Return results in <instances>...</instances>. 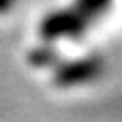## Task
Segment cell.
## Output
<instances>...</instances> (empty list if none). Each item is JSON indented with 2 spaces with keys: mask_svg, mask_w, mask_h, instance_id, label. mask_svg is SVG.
Listing matches in <instances>:
<instances>
[{
  "mask_svg": "<svg viewBox=\"0 0 122 122\" xmlns=\"http://www.w3.org/2000/svg\"><path fill=\"white\" fill-rule=\"evenodd\" d=\"M11 4H13V0H0V13H2V11H6Z\"/></svg>",
  "mask_w": 122,
  "mask_h": 122,
  "instance_id": "cell-4",
  "label": "cell"
},
{
  "mask_svg": "<svg viewBox=\"0 0 122 122\" xmlns=\"http://www.w3.org/2000/svg\"><path fill=\"white\" fill-rule=\"evenodd\" d=\"M86 19L77 13V11H62V13H54L49 15L43 26L41 32L45 39H60V36H75L81 28H84Z\"/></svg>",
  "mask_w": 122,
  "mask_h": 122,
  "instance_id": "cell-1",
  "label": "cell"
},
{
  "mask_svg": "<svg viewBox=\"0 0 122 122\" xmlns=\"http://www.w3.org/2000/svg\"><path fill=\"white\" fill-rule=\"evenodd\" d=\"M94 73V66L90 62H77V64H71L66 69H62L58 73V79L62 84H69V81H81V79H88L90 75Z\"/></svg>",
  "mask_w": 122,
  "mask_h": 122,
  "instance_id": "cell-2",
  "label": "cell"
},
{
  "mask_svg": "<svg viewBox=\"0 0 122 122\" xmlns=\"http://www.w3.org/2000/svg\"><path fill=\"white\" fill-rule=\"evenodd\" d=\"M112 0H77V13L88 21L92 17H97L99 13H103L109 6Z\"/></svg>",
  "mask_w": 122,
  "mask_h": 122,
  "instance_id": "cell-3",
  "label": "cell"
}]
</instances>
